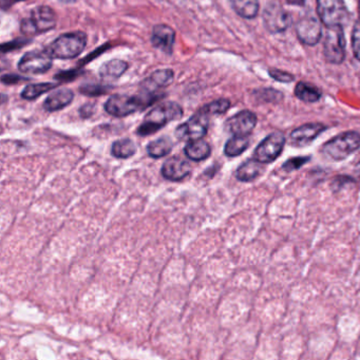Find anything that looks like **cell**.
<instances>
[{
	"mask_svg": "<svg viewBox=\"0 0 360 360\" xmlns=\"http://www.w3.org/2000/svg\"><path fill=\"white\" fill-rule=\"evenodd\" d=\"M183 117V109L178 103H162L149 111L143 123L139 126L136 134L140 136H148L165 127L170 122L176 121Z\"/></svg>",
	"mask_w": 360,
	"mask_h": 360,
	"instance_id": "cell-1",
	"label": "cell"
},
{
	"mask_svg": "<svg viewBox=\"0 0 360 360\" xmlns=\"http://www.w3.org/2000/svg\"><path fill=\"white\" fill-rule=\"evenodd\" d=\"M86 46H87V35L86 33L77 31V32L60 35L46 48V51L53 58L71 60L81 56Z\"/></svg>",
	"mask_w": 360,
	"mask_h": 360,
	"instance_id": "cell-2",
	"label": "cell"
},
{
	"mask_svg": "<svg viewBox=\"0 0 360 360\" xmlns=\"http://www.w3.org/2000/svg\"><path fill=\"white\" fill-rule=\"evenodd\" d=\"M358 148H360V134L356 131H347L322 145L321 153L332 161H342Z\"/></svg>",
	"mask_w": 360,
	"mask_h": 360,
	"instance_id": "cell-3",
	"label": "cell"
},
{
	"mask_svg": "<svg viewBox=\"0 0 360 360\" xmlns=\"http://www.w3.org/2000/svg\"><path fill=\"white\" fill-rule=\"evenodd\" d=\"M56 26V12L47 6H41L33 9L30 16L22 20L20 31L26 37H33L53 30Z\"/></svg>",
	"mask_w": 360,
	"mask_h": 360,
	"instance_id": "cell-4",
	"label": "cell"
},
{
	"mask_svg": "<svg viewBox=\"0 0 360 360\" xmlns=\"http://www.w3.org/2000/svg\"><path fill=\"white\" fill-rule=\"evenodd\" d=\"M320 20L326 28L345 27L349 22V11L345 0H316Z\"/></svg>",
	"mask_w": 360,
	"mask_h": 360,
	"instance_id": "cell-5",
	"label": "cell"
},
{
	"mask_svg": "<svg viewBox=\"0 0 360 360\" xmlns=\"http://www.w3.org/2000/svg\"><path fill=\"white\" fill-rule=\"evenodd\" d=\"M146 108H148V106L140 94L136 96L115 94L110 96L105 104L106 112L115 117H128L136 111L144 110Z\"/></svg>",
	"mask_w": 360,
	"mask_h": 360,
	"instance_id": "cell-6",
	"label": "cell"
},
{
	"mask_svg": "<svg viewBox=\"0 0 360 360\" xmlns=\"http://www.w3.org/2000/svg\"><path fill=\"white\" fill-rule=\"evenodd\" d=\"M345 37L342 27L326 28L323 39V54L326 62L340 65L345 58Z\"/></svg>",
	"mask_w": 360,
	"mask_h": 360,
	"instance_id": "cell-7",
	"label": "cell"
},
{
	"mask_svg": "<svg viewBox=\"0 0 360 360\" xmlns=\"http://www.w3.org/2000/svg\"><path fill=\"white\" fill-rule=\"evenodd\" d=\"M208 123H210V115L200 110L197 115H193L188 121L181 124L176 129V136L180 141L200 140L203 139L207 134Z\"/></svg>",
	"mask_w": 360,
	"mask_h": 360,
	"instance_id": "cell-8",
	"label": "cell"
},
{
	"mask_svg": "<svg viewBox=\"0 0 360 360\" xmlns=\"http://www.w3.org/2000/svg\"><path fill=\"white\" fill-rule=\"evenodd\" d=\"M53 65V58L47 51H30L18 63V70L25 75H37L48 72Z\"/></svg>",
	"mask_w": 360,
	"mask_h": 360,
	"instance_id": "cell-9",
	"label": "cell"
},
{
	"mask_svg": "<svg viewBox=\"0 0 360 360\" xmlns=\"http://www.w3.org/2000/svg\"><path fill=\"white\" fill-rule=\"evenodd\" d=\"M285 136L281 132H274L264 139L254 151V158L263 164L275 161L283 150Z\"/></svg>",
	"mask_w": 360,
	"mask_h": 360,
	"instance_id": "cell-10",
	"label": "cell"
},
{
	"mask_svg": "<svg viewBox=\"0 0 360 360\" xmlns=\"http://www.w3.org/2000/svg\"><path fill=\"white\" fill-rule=\"evenodd\" d=\"M263 24L269 32L277 34L288 30L290 25V18L284 8L275 1L265 7L263 11Z\"/></svg>",
	"mask_w": 360,
	"mask_h": 360,
	"instance_id": "cell-11",
	"label": "cell"
},
{
	"mask_svg": "<svg viewBox=\"0 0 360 360\" xmlns=\"http://www.w3.org/2000/svg\"><path fill=\"white\" fill-rule=\"evenodd\" d=\"M299 41L307 46H315L322 37V27L319 20L313 16L301 18L296 25Z\"/></svg>",
	"mask_w": 360,
	"mask_h": 360,
	"instance_id": "cell-12",
	"label": "cell"
},
{
	"mask_svg": "<svg viewBox=\"0 0 360 360\" xmlns=\"http://www.w3.org/2000/svg\"><path fill=\"white\" fill-rule=\"evenodd\" d=\"M257 121V115L252 111H240L227 120L225 129L233 136H248L256 127Z\"/></svg>",
	"mask_w": 360,
	"mask_h": 360,
	"instance_id": "cell-13",
	"label": "cell"
},
{
	"mask_svg": "<svg viewBox=\"0 0 360 360\" xmlns=\"http://www.w3.org/2000/svg\"><path fill=\"white\" fill-rule=\"evenodd\" d=\"M191 172V166L186 160L180 157H172L166 160L162 166L161 174L166 180L172 182H180L188 176Z\"/></svg>",
	"mask_w": 360,
	"mask_h": 360,
	"instance_id": "cell-14",
	"label": "cell"
},
{
	"mask_svg": "<svg viewBox=\"0 0 360 360\" xmlns=\"http://www.w3.org/2000/svg\"><path fill=\"white\" fill-rule=\"evenodd\" d=\"M174 79V71L170 70V69L157 70L153 72V75L148 79L143 82L140 90L149 92V94H164L165 96V92L162 91V90L172 85Z\"/></svg>",
	"mask_w": 360,
	"mask_h": 360,
	"instance_id": "cell-15",
	"label": "cell"
},
{
	"mask_svg": "<svg viewBox=\"0 0 360 360\" xmlns=\"http://www.w3.org/2000/svg\"><path fill=\"white\" fill-rule=\"evenodd\" d=\"M326 129V126L320 123L305 124V125L300 126L290 134V145L296 147L307 146Z\"/></svg>",
	"mask_w": 360,
	"mask_h": 360,
	"instance_id": "cell-16",
	"label": "cell"
},
{
	"mask_svg": "<svg viewBox=\"0 0 360 360\" xmlns=\"http://www.w3.org/2000/svg\"><path fill=\"white\" fill-rule=\"evenodd\" d=\"M176 41V32L167 25H157L151 34V44L153 47L161 50L164 53L172 54Z\"/></svg>",
	"mask_w": 360,
	"mask_h": 360,
	"instance_id": "cell-17",
	"label": "cell"
},
{
	"mask_svg": "<svg viewBox=\"0 0 360 360\" xmlns=\"http://www.w3.org/2000/svg\"><path fill=\"white\" fill-rule=\"evenodd\" d=\"M73 98H75V94L72 90L67 89V88L56 90L46 98L45 103H44V109L48 112L62 110L72 103Z\"/></svg>",
	"mask_w": 360,
	"mask_h": 360,
	"instance_id": "cell-18",
	"label": "cell"
},
{
	"mask_svg": "<svg viewBox=\"0 0 360 360\" xmlns=\"http://www.w3.org/2000/svg\"><path fill=\"white\" fill-rule=\"evenodd\" d=\"M184 153L191 161L201 162L212 155V147L203 139H200V140L187 143Z\"/></svg>",
	"mask_w": 360,
	"mask_h": 360,
	"instance_id": "cell-19",
	"label": "cell"
},
{
	"mask_svg": "<svg viewBox=\"0 0 360 360\" xmlns=\"http://www.w3.org/2000/svg\"><path fill=\"white\" fill-rule=\"evenodd\" d=\"M263 172V163L258 160L250 159L242 163L236 172V178L241 182H250L258 178L259 174Z\"/></svg>",
	"mask_w": 360,
	"mask_h": 360,
	"instance_id": "cell-20",
	"label": "cell"
},
{
	"mask_svg": "<svg viewBox=\"0 0 360 360\" xmlns=\"http://www.w3.org/2000/svg\"><path fill=\"white\" fill-rule=\"evenodd\" d=\"M127 69L128 64L125 60H109L101 67L100 75L104 81H115V79H120L127 71Z\"/></svg>",
	"mask_w": 360,
	"mask_h": 360,
	"instance_id": "cell-21",
	"label": "cell"
},
{
	"mask_svg": "<svg viewBox=\"0 0 360 360\" xmlns=\"http://www.w3.org/2000/svg\"><path fill=\"white\" fill-rule=\"evenodd\" d=\"M233 11L245 18L252 20L258 15L259 0H229Z\"/></svg>",
	"mask_w": 360,
	"mask_h": 360,
	"instance_id": "cell-22",
	"label": "cell"
},
{
	"mask_svg": "<svg viewBox=\"0 0 360 360\" xmlns=\"http://www.w3.org/2000/svg\"><path fill=\"white\" fill-rule=\"evenodd\" d=\"M174 148V142L169 136H162L153 142L149 143L147 146V153L149 157L153 159H161L172 153Z\"/></svg>",
	"mask_w": 360,
	"mask_h": 360,
	"instance_id": "cell-23",
	"label": "cell"
},
{
	"mask_svg": "<svg viewBox=\"0 0 360 360\" xmlns=\"http://www.w3.org/2000/svg\"><path fill=\"white\" fill-rule=\"evenodd\" d=\"M295 96L305 103H316L321 98V90L313 84L300 82L295 88Z\"/></svg>",
	"mask_w": 360,
	"mask_h": 360,
	"instance_id": "cell-24",
	"label": "cell"
},
{
	"mask_svg": "<svg viewBox=\"0 0 360 360\" xmlns=\"http://www.w3.org/2000/svg\"><path fill=\"white\" fill-rule=\"evenodd\" d=\"M136 146L130 139L115 141L111 146V155L117 159H128L136 155Z\"/></svg>",
	"mask_w": 360,
	"mask_h": 360,
	"instance_id": "cell-25",
	"label": "cell"
},
{
	"mask_svg": "<svg viewBox=\"0 0 360 360\" xmlns=\"http://www.w3.org/2000/svg\"><path fill=\"white\" fill-rule=\"evenodd\" d=\"M248 146H250V139H248V136H233L225 144V155L229 158L238 157V155L243 153Z\"/></svg>",
	"mask_w": 360,
	"mask_h": 360,
	"instance_id": "cell-26",
	"label": "cell"
},
{
	"mask_svg": "<svg viewBox=\"0 0 360 360\" xmlns=\"http://www.w3.org/2000/svg\"><path fill=\"white\" fill-rule=\"evenodd\" d=\"M58 84L39 83L34 85H29L22 90V98L27 101H33L39 98L41 94L51 91L54 88L58 87Z\"/></svg>",
	"mask_w": 360,
	"mask_h": 360,
	"instance_id": "cell-27",
	"label": "cell"
},
{
	"mask_svg": "<svg viewBox=\"0 0 360 360\" xmlns=\"http://www.w3.org/2000/svg\"><path fill=\"white\" fill-rule=\"evenodd\" d=\"M229 108H231V102L226 98H221V100H217L210 103V104L206 105L201 110L210 117V115H223Z\"/></svg>",
	"mask_w": 360,
	"mask_h": 360,
	"instance_id": "cell-28",
	"label": "cell"
},
{
	"mask_svg": "<svg viewBox=\"0 0 360 360\" xmlns=\"http://www.w3.org/2000/svg\"><path fill=\"white\" fill-rule=\"evenodd\" d=\"M109 90H110V88L107 87V86L98 85V84H86V85L79 88L81 94L87 96H103V94H108Z\"/></svg>",
	"mask_w": 360,
	"mask_h": 360,
	"instance_id": "cell-29",
	"label": "cell"
},
{
	"mask_svg": "<svg viewBox=\"0 0 360 360\" xmlns=\"http://www.w3.org/2000/svg\"><path fill=\"white\" fill-rule=\"evenodd\" d=\"M352 48H353L354 56L360 62V20L356 22L352 33Z\"/></svg>",
	"mask_w": 360,
	"mask_h": 360,
	"instance_id": "cell-30",
	"label": "cell"
},
{
	"mask_svg": "<svg viewBox=\"0 0 360 360\" xmlns=\"http://www.w3.org/2000/svg\"><path fill=\"white\" fill-rule=\"evenodd\" d=\"M309 161V157H296L292 159L288 160L285 163L283 164L282 168L285 172H292V170L298 169L301 166L304 165L305 163Z\"/></svg>",
	"mask_w": 360,
	"mask_h": 360,
	"instance_id": "cell-31",
	"label": "cell"
},
{
	"mask_svg": "<svg viewBox=\"0 0 360 360\" xmlns=\"http://www.w3.org/2000/svg\"><path fill=\"white\" fill-rule=\"evenodd\" d=\"M31 43L30 39H18L15 41H9V43L3 44L1 46V51L3 53H8V52L14 51V50L20 49Z\"/></svg>",
	"mask_w": 360,
	"mask_h": 360,
	"instance_id": "cell-32",
	"label": "cell"
},
{
	"mask_svg": "<svg viewBox=\"0 0 360 360\" xmlns=\"http://www.w3.org/2000/svg\"><path fill=\"white\" fill-rule=\"evenodd\" d=\"M269 75L271 79L275 81L280 82V83H290L294 81V75L290 73L285 72V71L278 70V69H271L269 70Z\"/></svg>",
	"mask_w": 360,
	"mask_h": 360,
	"instance_id": "cell-33",
	"label": "cell"
},
{
	"mask_svg": "<svg viewBox=\"0 0 360 360\" xmlns=\"http://www.w3.org/2000/svg\"><path fill=\"white\" fill-rule=\"evenodd\" d=\"M25 77H20V75H6L1 77V82L6 85H14V84L20 83V82L25 81Z\"/></svg>",
	"mask_w": 360,
	"mask_h": 360,
	"instance_id": "cell-34",
	"label": "cell"
},
{
	"mask_svg": "<svg viewBox=\"0 0 360 360\" xmlns=\"http://www.w3.org/2000/svg\"><path fill=\"white\" fill-rule=\"evenodd\" d=\"M88 107H89V105H86V106H84L83 108L81 109V115L84 119H85V117H89L90 115H92V112H94V109L89 110Z\"/></svg>",
	"mask_w": 360,
	"mask_h": 360,
	"instance_id": "cell-35",
	"label": "cell"
},
{
	"mask_svg": "<svg viewBox=\"0 0 360 360\" xmlns=\"http://www.w3.org/2000/svg\"><path fill=\"white\" fill-rule=\"evenodd\" d=\"M288 5L296 6V7H302L304 6L305 0H286Z\"/></svg>",
	"mask_w": 360,
	"mask_h": 360,
	"instance_id": "cell-36",
	"label": "cell"
},
{
	"mask_svg": "<svg viewBox=\"0 0 360 360\" xmlns=\"http://www.w3.org/2000/svg\"><path fill=\"white\" fill-rule=\"evenodd\" d=\"M356 172H357L358 176L360 179V161L358 162L357 166H356Z\"/></svg>",
	"mask_w": 360,
	"mask_h": 360,
	"instance_id": "cell-37",
	"label": "cell"
},
{
	"mask_svg": "<svg viewBox=\"0 0 360 360\" xmlns=\"http://www.w3.org/2000/svg\"><path fill=\"white\" fill-rule=\"evenodd\" d=\"M63 3H75L77 0H62Z\"/></svg>",
	"mask_w": 360,
	"mask_h": 360,
	"instance_id": "cell-38",
	"label": "cell"
},
{
	"mask_svg": "<svg viewBox=\"0 0 360 360\" xmlns=\"http://www.w3.org/2000/svg\"><path fill=\"white\" fill-rule=\"evenodd\" d=\"M358 8H359V20H360V0H359V4H358Z\"/></svg>",
	"mask_w": 360,
	"mask_h": 360,
	"instance_id": "cell-39",
	"label": "cell"
}]
</instances>
